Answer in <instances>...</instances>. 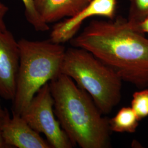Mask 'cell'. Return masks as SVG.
Instances as JSON below:
<instances>
[{"label": "cell", "instance_id": "8", "mask_svg": "<svg viewBox=\"0 0 148 148\" xmlns=\"http://www.w3.org/2000/svg\"><path fill=\"white\" fill-rule=\"evenodd\" d=\"M0 127L9 148H52L21 115L13 113L11 117L7 110L5 115L0 118Z\"/></svg>", "mask_w": 148, "mask_h": 148}, {"label": "cell", "instance_id": "6", "mask_svg": "<svg viewBox=\"0 0 148 148\" xmlns=\"http://www.w3.org/2000/svg\"><path fill=\"white\" fill-rule=\"evenodd\" d=\"M117 0H92L76 14L57 23L50 34V40L62 44L73 38L83 23L91 17L101 16L109 19L115 18Z\"/></svg>", "mask_w": 148, "mask_h": 148}, {"label": "cell", "instance_id": "12", "mask_svg": "<svg viewBox=\"0 0 148 148\" xmlns=\"http://www.w3.org/2000/svg\"><path fill=\"white\" fill-rule=\"evenodd\" d=\"M130 2L127 21L134 27L148 14V0H130Z\"/></svg>", "mask_w": 148, "mask_h": 148}, {"label": "cell", "instance_id": "7", "mask_svg": "<svg viewBox=\"0 0 148 148\" xmlns=\"http://www.w3.org/2000/svg\"><path fill=\"white\" fill-rule=\"evenodd\" d=\"M20 60L18 41L7 29L0 30V97L13 101Z\"/></svg>", "mask_w": 148, "mask_h": 148}, {"label": "cell", "instance_id": "5", "mask_svg": "<svg viewBox=\"0 0 148 148\" xmlns=\"http://www.w3.org/2000/svg\"><path fill=\"white\" fill-rule=\"evenodd\" d=\"M54 114L53 97L47 83L38 90L21 116L32 129L45 136L52 148H73L74 145Z\"/></svg>", "mask_w": 148, "mask_h": 148}, {"label": "cell", "instance_id": "17", "mask_svg": "<svg viewBox=\"0 0 148 148\" xmlns=\"http://www.w3.org/2000/svg\"><path fill=\"white\" fill-rule=\"evenodd\" d=\"M7 111V110L6 109H3L2 108V106H1V100H0V118L4 116L5 115Z\"/></svg>", "mask_w": 148, "mask_h": 148}, {"label": "cell", "instance_id": "9", "mask_svg": "<svg viewBox=\"0 0 148 148\" xmlns=\"http://www.w3.org/2000/svg\"><path fill=\"white\" fill-rule=\"evenodd\" d=\"M92 0H35L38 14L47 24L71 17L87 5Z\"/></svg>", "mask_w": 148, "mask_h": 148}, {"label": "cell", "instance_id": "13", "mask_svg": "<svg viewBox=\"0 0 148 148\" xmlns=\"http://www.w3.org/2000/svg\"><path fill=\"white\" fill-rule=\"evenodd\" d=\"M131 108L139 121L148 116V90L143 88L133 95Z\"/></svg>", "mask_w": 148, "mask_h": 148}, {"label": "cell", "instance_id": "10", "mask_svg": "<svg viewBox=\"0 0 148 148\" xmlns=\"http://www.w3.org/2000/svg\"><path fill=\"white\" fill-rule=\"evenodd\" d=\"M139 119L131 107H123L116 115L109 120L111 131L117 133L136 132L139 125Z\"/></svg>", "mask_w": 148, "mask_h": 148}, {"label": "cell", "instance_id": "4", "mask_svg": "<svg viewBox=\"0 0 148 148\" xmlns=\"http://www.w3.org/2000/svg\"><path fill=\"white\" fill-rule=\"evenodd\" d=\"M60 73L64 74L91 97L102 114L110 113L120 103L122 79L93 54L80 48L66 49Z\"/></svg>", "mask_w": 148, "mask_h": 148}, {"label": "cell", "instance_id": "15", "mask_svg": "<svg viewBox=\"0 0 148 148\" xmlns=\"http://www.w3.org/2000/svg\"><path fill=\"white\" fill-rule=\"evenodd\" d=\"M133 28L143 34H148V14L142 21H140L136 27Z\"/></svg>", "mask_w": 148, "mask_h": 148}, {"label": "cell", "instance_id": "1", "mask_svg": "<svg viewBox=\"0 0 148 148\" xmlns=\"http://www.w3.org/2000/svg\"><path fill=\"white\" fill-rule=\"evenodd\" d=\"M112 69L122 81L140 89L148 87V38L127 19L93 20L70 40Z\"/></svg>", "mask_w": 148, "mask_h": 148}, {"label": "cell", "instance_id": "3", "mask_svg": "<svg viewBox=\"0 0 148 148\" xmlns=\"http://www.w3.org/2000/svg\"><path fill=\"white\" fill-rule=\"evenodd\" d=\"M20 60L12 113L21 115L43 85L60 74L66 51L62 44L46 41H18Z\"/></svg>", "mask_w": 148, "mask_h": 148}, {"label": "cell", "instance_id": "11", "mask_svg": "<svg viewBox=\"0 0 148 148\" xmlns=\"http://www.w3.org/2000/svg\"><path fill=\"white\" fill-rule=\"evenodd\" d=\"M24 5L25 16L36 32H45L49 30L48 24L38 14L35 5V0H21Z\"/></svg>", "mask_w": 148, "mask_h": 148}, {"label": "cell", "instance_id": "2", "mask_svg": "<svg viewBox=\"0 0 148 148\" xmlns=\"http://www.w3.org/2000/svg\"><path fill=\"white\" fill-rule=\"evenodd\" d=\"M54 111L71 143L82 148L110 146L109 120L92 98L69 76L60 74L49 82Z\"/></svg>", "mask_w": 148, "mask_h": 148}, {"label": "cell", "instance_id": "16", "mask_svg": "<svg viewBox=\"0 0 148 148\" xmlns=\"http://www.w3.org/2000/svg\"><path fill=\"white\" fill-rule=\"evenodd\" d=\"M9 148V147L5 143L3 137L1 128L0 127V148Z\"/></svg>", "mask_w": 148, "mask_h": 148}, {"label": "cell", "instance_id": "14", "mask_svg": "<svg viewBox=\"0 0 148 148\" xmlns=\"http://www.w3.org/2000/svg\"><path fill=\"white\" fill-rule=\"evenodd\" d=\"M8 10V7L0 1V30L3 31L7 29L5 23L4 18Z\"/></svg>", "mask_w": 148, "mask_h": 148}]
</instances>
